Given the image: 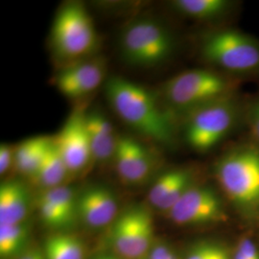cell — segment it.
<instances>
[{"label": "cell", "mask_w": 259, "mask_h": 259, "mask_svg": "<svg viewBox=\"0 0 259 259\" xmlns=\"http://www.w3.org/2000/svg\"><path fill=\"white\" fill-rule=\"evenodd\" d=\"M114 112L132 129L151 140L171 145L175 139L174 120L147 89L121 77H112L105 87Z\"/></svg>", "instance_id": "1"}, {"label": "cell", "mask_w": 259, "mask_h": 259, "mask_svg": "<svg viewBox=\"0 0 259 259\" xmlns=\"http://www.w3.org/2000/svg\"><path fill=\"white\" fill-rule=\"evenodd\" d=\"M214 172L224 193L237 207L259 208V149H233L216 162Z\"/></svg>", "instance_id": "2"}, {"label": "cell", "mask_w": 259, "mask_h": 259, "mask_svg": "<svg viewBox=\"0 0 259 259\" xmlns=\"http://www.w3.org/2000/svg\"><path fill=\"white\" fill-rule=\"evenodd\" d=\"M51 42L56 56L70 64L93 54L98 46V35L83 4L69 2L60 8L52 25Z\"/></svg>", "instance_id": "3"}, {"label": "cell", "mask_w": 259, "mask_h": 259, "mask_svg": "<svg viewBox=\"0 0 259 259\" xmlns=\"http://www.w3.org/2000/svg\"><path fill=\"white\" fill-rule=\"evenodd\" d=\"M232 84L208 69H192L169 79L162 88L168 104L186 114L206 104L231 96Z\"/></svg>", "instance_id": "4"}, {"label": "cell", "mask_w": 259, "mask_h": 259, "mask_svg": "<svg viewBox=\"0 0 259 259\" xmlns=\"http://www.w3.org/2000/svg\"><path fill=\"white\" fill-rule=\"evenodd\" d=\"M120 47L128 64L150 67L165 62L173 52L174 41L162 24L153 19H140L124 29Z\"/></svg>", "instance_id": "5"}, {"label": "cell", "mask_w": 259, "mask_h": 259, "mask_svg": "<svg viewBox=\"0 0 259 259\" xmlns=\"http://www.w3.org/2000/svg\"><path fill=\"white\" fill-rule=\"evenodd\" d=\"M236 114V105L231 96L190 111L185 125L187 144L198 152L215 147L231 132Z\"/></svg>", "instance_id": "6"}, {"label": "cell", "mask_w": 259, "mask_h": 259, "mask_svg": "<svg viewBox=\"0 0 259 259\" xmlns=\"http://www.w3.org/2000/svg\"><path fill=\"white\" fill-rule=\"evenodd\" d=\"M204 59L227 71L250 73L259 70V45L235 30H221L205 37L202 47Z\"/></svg>", "instance_id": "7"}, {"label": "cell", "mask_w": 259, "mask_h": 259, "mask_svg": "<svg viewBox=\"0 0 259 259\" xmlns=\"http://www.w3.org/2000/svg\"><path fill=\"white\" fill-rule=\"evenodd\" d=\"M154 239V222L148 209L135 206L122 213L111 230L114 250L126 259H140L149 250Z\"/></svg>", "instance_id": "8"}, {"label": "cell", "mask_w": 259, "mask_h": 259, "mask_svg": "<svg viewBox=\"0 0 259 259\" xmlns=\"http://www.w3.org/2000/svg\"><path fill=\"white\" fill-rule=\"evenodd\" d=\"M167 213L180 226L206 225L226 220L222 201L207 186L192 185Z\"/></svg>", "instance_id": "9"}, {"label": "cell", "mask_w": 259, "mask_h": 259, "mask_svg": "<svg viewBox=\"0 0 259 259\" xmlns=\"http://www.w3.org/2000/svg\"><path fill=\"white\" fill-rule=\"evenodd\" d=\"M84 117L83 111H73L54 138L69 174L83 171L93 159Z\"/></svg>", "instance_id": "10"}, {"label": "cell", "mask_w": 259, "mask_h": 259, "mask_svg": "<svg viewBox=\"0 0 259 259\" xmlns=\"http://www.w3.org/2000/svg\"><path fill=\"white\" fill-rule=\"evenodd\" d=\"M105 76L106 65L103 60H82L70 64L56 75V87L65 97L80 99L100 87Z\"/></svg>", "instance_id": "11"}, {"label": "cell", "mask_w": 259, "mask_h": 259, "mask_svg": "<svg viewBox=\"0 0 259 259\" xmlns=\"http://www.w3.org/2000/svg\"><path fill=\"white\" fill-rule=\"evenodd\" d=\"M117 174L127 184H140L152 173L155 161L148 149L129 137H119L113 157Z\"/></svg>", "instance_id": "12"}, {"label": "cell", "mask_w": 259, "mask_h": 259, "mask_svg": "<svg viewBox=\"0 0 259 259\" xmlns=\"http://www.w3.org/2000/svg\"><path fill=\"white\" fill-rule=\"evenodd\" d=\"M115 196L104 186H92L77 196V216L92 228H102L117 215Z\"/></svg>", "instance_id": "13"}, {"label": "cell", "mask_w": 259, "mask_h": 259, "mask_svg": "<svg viewBox=\"0 0 259 259\" xmlns=\"http://www.w3.org/2000/svg\"><path fill=\"white\" fill-rule=\"evenodd\" d=\"M192 185L190 170L176 168L166 171L150 188L149 203L157 209L168 212Z\"/></svg>", "instance_id": "14"}, {"label": "cell", "mask_w": 259, "mask_h": 259, "mask_svg": "<svg viewBox=\"0 0 259 259\" xmlns=\"http://www.w3.org/2000/svg\"><path fill=\"white\" fill-rule=\"evenodd\" d=\"M85 127L89 134L93 160L107 162L114 157L118 138L108 118L99 111L85 113Z\"/></svg>", "instance_id": "15"}, {"label": "cell", "mask_w": 259, "mask_h": 259, "mask_svg": "<svg viewBox=\"0 0 259 259\" xmlns=\"http://www.w3.org/2000/svg\"><path fill=\"white\" fill-rule=\"evenodd\" d=\"M30 204L31 195L22 182L3 183L0 186V226L25 221Z\"/></svg>", "instance_id": "16"}, {"label": "cell", "mask_w": 259, "mask_h": 259, "mask_svg": "<svg viewBox=\"0 0 259 259\" xmlns=\"http://www.w3.org/2000/svg\"><path fill=\"white\" fill-rule=\"evenodd\" d=\"M53 137H34L20 142L15 148V163L20 174L34 178L41 165Z\"/></svg>", "instance_id": "17"}, {"label": "cell", "mask_w": 259, "mask_h": 259, "mask_svg": "<svg viewBox=\"0 0 259 259\" xmlns=\"http://www.w3.org/2000/svg\"><path fill=\"white\" fill-rule=\"evenodd\" d=\"M68 174L67 167L58 150L53 137V141L47 151L44 161L33 179L45 189H50L61 186Z\"/></svg>", "instance_id": "18"}, {"label": "cell", "mask_w": 259, "mask_h": 259, "mask_svg": "<svg viewBox=\"0 0 259 259\" xmlns=\"http://www.w3.org/2000/svg\"><path fill=\"white\" fill-rule=\"evenodd\" d=\"M172 5L179 13L190 19L212 20L226 14L232 4L227 0H176Z\"/></svg>", "instance_id": "19"}, {"label": "cell", "mask_w": 259, "mask_h": 259, "mask_svg": "<svg viewBox=\"0 0 259 259\" xmlns=\"http://www.w3.org/2000/svg\"><path fill=\"white\" fill-rule=\"evenodd\" d=\"M44 252L47 259H83L84 246L74 235L58 233L47 238Z\"/></svg>", "instance_id": "20"}, {"label": "cell", "mask_w": 259, "mask_h": 259, "mask_svg": "<svg viewBox=\"0 0 259 259\" xmlns=\"http://www.w3.org/2000/svg\"><path fill=\"white\" fill-rule=\"evenodd\" d=\"M31 226L25 220L13 225L0 226V254L9 257L20 252L27 244Z\"/></svg>", "instance_id": "21"}, {"label": "cell", "mask_w": 259, "mask_h": 259, "mask_svg": "<svg viewBox=\"0 0 259 259\" xmlns=\"http://www.w3.org/2000/svg\"><path fill=\"white\" fill-rule=\"evenodd\" d=\"M38 199L49 204H54L67 213L77 217V195L68 186L61 185L54 188L46 189L39 195Z\"/></svg>", "instance_id": "22"}, {"label": "cell", "mask_w": 259, "mask_h": 259, "mask_svg": "<svg viewBox=\"0 0 259 259\" xmlns=\"http://www.w3.org/2000/svg\"><path fill=\"white\" fill-rule=\"evenodd\" d=\"M37 207L40 219L50 228H65L69 226L76 219L73 215L40 199L37 200Z\"/></svg>", "instance_id": "23"}, {"label": "cell", "mask_w": 259, "mask_h": 259, "mask_svg": "<svg viewBox=\"0 0 259 259\" xmlns=\"http://www.w3.org/2000/svg\"><path fill=\"white\" fill-rule=\"evenodd\" d=\"M186 259H231L227 250L213 243H204L196 246Z\"/></svg>", "instance_id": "24"}, {"label": "cell", "mask_w": 259, "mask_h": 259, "mask_svg": "<svg viewBox=\"0 0 259 259\" xmlns=\"http://www.w3.org/2000/svg\"><path fill=\"white\" fill-rule=\"evenodd\" d=\"M15 163V148L8 144L1 143L0 146V173L5 174L11 165Z\"/></svg>", "instance_id": "25"}, {"label": "cell", "mask_w": 259, "mask_h": 259, "mask_svg": "<svg viewBox=\"0 0 259 259\" xmlns=\"http://www.w3.org/2000/svg\"><path fill=\"white\" fill-rule=\"evenodd\" d=\"M140 259H179L176 253L165 245H157Z\"/></svg>", "instance_id": "26"}, {"label": "cell", "mask_w": 259, "mask_h": 259, "mask_svg": "<svg viewBox=\"0 0 259 259\" xmlns=\"http://www.w3.org/2000/svg\"><path fill=\"white\" fill-rule=\"evenodd\" d=\"M245 259H259V251L254 243L248 238H242L237 249Z\"/></svg>", "instance_id": "27"}, {"label": "cell", "mask_w": 259, "mask_h": 259, "mask_svg": "<svg viewBox=\"0 0 259 259\" xmlns=\"http://www.w3.org/2000/svg\"><path fill=\"white\" fill-rule=\"evenodd\" d=\"M250 127L253 136L257 139L259 143V100L254 103L251 107L250 112Z\"/></svg>", "instance_id": "28"}, {"label": "cell", "mask_w": 259, "mask_h": 259, "mask_svg": "<svg viewBox=\"0 0 259 259\" xmlns=\"http://www.w3.org/2000/svg\"><path fill=\"white\" fill-rule=\"evenodd\" d=\"M18 259H47L45 252L37 249H31L26 250Z\"/></svg>", "instance_id": "29"}, {"label": "cell", "mask_w": 259, "mask_h": 259, "mask_svg": "<svg viewBox=\"0 0 259 259\" xmlns=\"http://www.w3.org/2000/svg\"><path fill=\"white\" fill-rule=\"evenodd\" d=\"M233 259H245L244 256L241 254L240 252L238 250H235L234 252V255H233Z\"/></svg>", "instance_id": "30"}, {"label": "cell", "mask_w": 259, "mask_h": 259, "mask_svg": "<svg viewBox=\"0 0 259 259\" xmlns=\"http://www.w3.org/2000/svg\"><path fill=\"white\" fill-rule=\"evenodd\" d=\"M104 258L105 259H118L113 257V256H107V255H104Z\"/></svg>", "instance_id": "31"}, {"label": "cell", "mask_w": 259, "mask_h": 259, "mask_svg": "<svg viewBox=\"0 0 259 259\" xmlns=\"http://www.w3.org/2000/svg\"><path fill=\"white\" fill-rule=\"evenodd\" d=\"M95 259H105L104 258V256H99V257H96Z\"/></svg>", "instance_id": "32"}]
</instances>
